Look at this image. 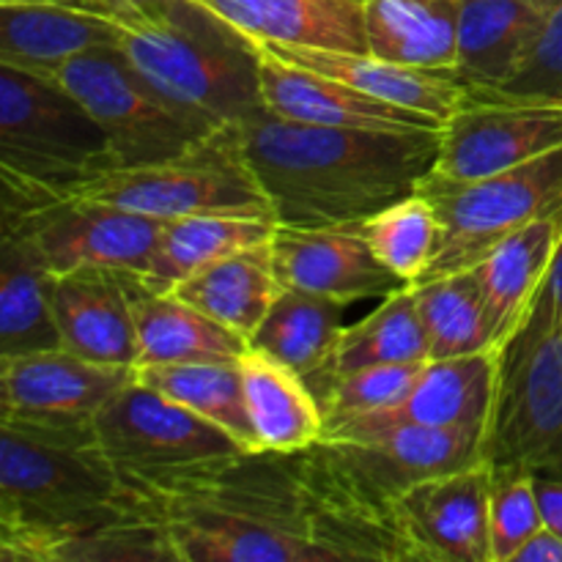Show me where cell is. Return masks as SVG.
Segmentation results:
<instances>
[{
    "label": "cell",
    "mask_w": 562,
    "mask_h": 562,
    "mask_svg": "<svg viewBox=\"0 0 562 562\" xmlns=\"http://www.w3.org/2000/svg\"><path fill=\"white\" fill-rule=\"evenodd\" d=\"M124 481L181 562L417 560L395 508L366 497L324 442Z\"/></svg>",
    "instance_id": "obj_1"
},
{
    "label": "cell",
    "mask_w": 562,
    "mask_h": 562,
    "mask_svg": "<svg viewBox=\"0 0 562 562\" xmlns=\"http://www.w3.org/2000/svg\"><path fill=\"white\" fill-rule=\"evenodd\" d=\"M241 146L280 225H357L434 170L439 130H346L250 115Z\"/></svg>",
    "instance_id": "obj_2"
},
{
    "label": "cell",
    "mask_w": 562,
    "mask_h": 562,
    "mask_svg": "<svg viewBox=\"0 0 562 562\" xmlns=\"http://www.w3.org/2000/svg\"><path fill=\"white\" fill-rule=\"evenodd\" d=\"M140 514L93 423L0 420L3 562H60L80 538Z\"/></svg>",
    "instance_id": "obj_3"
},
{
    "label": "cell",
    "mask_w": 562,
    "mask_h": 562,
    "mask_svg": "<svg viewBox=\"0 0 562 562\" xmlns=\"http://www.w3.org/2000/svg\"><path fill=\"white\" fill-rule=\"evenodd\" d=\"M115 20L121 53L181 104L217 124H241L263 110L256 38L203 0H154Z\"/></svg>",
    "instance_id": "obj_4"
},
{
    "label": "cell",
    "mask_w": 562,
    "mask_h": 562,
    "mask_svg": "<svg viewBox=\"0 0 562 562\" xmlns=\"http://www.w3.org/2000/svg\"><path fill=\"white\" fill-rule=\"evenodd\" d=\"M113 168L108 135L86 104L55 80L0 64L3 220L49 206Z\"/></svg>",
    "instance_id": "obj_5"
},
{
    "label": "cell",
    "mask_w": 562,
    "mask_h": 562,
    "mask_svg": "<svg viewBox=\"0 0 562 562\" xmlns=\"http://www.w3.org/2000/svg\"><path fill=\"white\" fill-rule=\"evenodd\" d=\"M481 461L562 481V318L541 294L497 349Z\"/></svg>",
    "instance_id": "obj_6"
},
{
    "label": "cell",
    "mask_w": 562,
    "mask_h": 562,
    "mask_svg": "<svg viewBox=\"0 0 562 562\" xmlns=\"http://www.w3.org/2000/svg\"><path fill=\"white\" fill-rule=\"evenodd\" d=\"M58 201L108 203L159 220L206 212H272L247 162L239 124L217 126L176 157L104 170L66 190Z\"/></svg>",
    "instance_id": "obj_7"
},
{
    "label": "cell",
    "mask_w": 562,
    "mask_h": 562,
    "mask_svg": "<svg viewBox=\"0 0 562 562\" xmlns=\"http://www.w3.org/2000/svg\"><path fill=\"white\" fill-rule=\"evenodd\" d=\"M49 80L64 86L99 121L115 168L176 157L223 126L154 86L119 47L91 49L60 66Z\"/></svg>",
    "instance_id": "obj_8"
},
{
    "label": "cell",
    "mask_w": 562,
    "mask_h": 562,
    "mask_svg": "<svg viewBox=\"0 0 562 562\" xmlns=\"http://www.w3.org/2000/svg\"><path fill=\"white\" fill-rule=\"evenodd\" d=\"M417 192L437 209L439 245L420 280L475 269L505 236L562 203V146L519 168L456 181L428 173Z\"/></svg>",
    "instance_id": "obj_9"
},
{
    "label": "cell",
    "mask_w": 562,
    "mask_h": 562,
    "mask_svg": "<svg viewBox=\"0 0 562 562\" xmlns=\"http://www.w3.org/2000/svg\"><path fill=\"white\" fill-rule=\"evenodd\" d=\"M562 146V99L510 97L470 88L439 124L431 173L470 181L532 162Z\"/></svg>",
    "instance_id": "obj_10"
},
{
    "label": "cell",
    "mask_w": 562,
    "mask_h": 562,
    "mask_svg": "<svg viewBox=\"0 0 562 562\" xmlns=\"http://www.w3.org/2000/svg\"><path fill=\"white\" fill-rule=\"evenodd\" d=\"M170 220L93 201H58L3 220V234L25 241L53 274L77 269L146 274Z\"/></svg>",
    "instance_id": "obj_11"
},
{
    "label": "cell",
    "mask_w": 562,
    "mask_h": 562,
    "mask_svg": "<svg viewBox=\"0 0 562 562\" xmlns=\"http://www.w3.org/2000/svg\"><path fill=\"white\" fill-rule=\"evenodd\" d=\"M93 431L121 475H157L247 453L223 428L146 387L137 376L97 412Z\"/></svg>",
    "instance_id": "obj_12"
},
{
    "label": "cell",
    "mask_w": 562,
    "mask_h": 562,
    "mask_svg": "<svg viewBox=\"0 0 562 562\" xmlns=\"http://www.w3.org/2000/svg\"><path fill=\"white\" fill-rule=\"evenodd\" d=\"M483 428L390 426L355 439H329L327 450L349 481L373 503L395 508V499L426 477L464 470L481 461Z\"/></svg>",
    "instance_id": "obj_13"
},
{
    "label": "cell",
    "mask_w": 562,
    "mask_h": 562,
    "mask_svg": "<svg viewBox=\"0 0 562 562\" xmlns=\"http://www.w3.org/2000/svg\"><path fill=\"white\" fill-rule=\"evenodd\" d=\"M135 379V368L102 366L66 349L0 360V420L91 426L97 412Z\"/></svg>",
    "instance_id": "obj_14"
},
{
    "label": "cell",
    "mask_w": 562,
    "mask_h": 562,
    "mask_svg": "<svg viewBox=\"0 0 562 562\" xmlns=\"http://www.w3.org/2000/svg\"><path fill=\"white\" fill-rule=\"evenodd\" d=\"M488 499L492 467L477 461L406 488L395 514L417 560L492 562Z\"/></svg>",
    "instance_id": "obj_15"
},
{
    "label": "cell",
    "mask_w": 562,
    "mask_h": 562,
    "mask_svg": "<svg viewBox=\"0 0 562 562\" xmlns=\"http://www.w3.org/2000/svg\"><path fill=\"white\" fill-rule=\"evenodd\" d=\"M272 261L283 289L329 296L346 305L382 300L406 285L373 256L357 225H278Z\"/></svg>",
    "instance_id": "obj_16"
},
{
    "label": "cell",
    "mask_w": 562,
    "mask_h": 562,
    "mask_svg": "<svg viewBox=\"0 0 562 562\" xmlns=\"http://www.w3.org/2000/svg\"><path fill=\"white\" fill-rule=\"evenodd\" d=\"M497 384V349L450 360H428L404 401L382 412L351 417L324 428L322 442L355 439L390 426H420L456 431L486 428Z\"/></svg>",
    "instance_id": "obj_17"
},
{
    "label": "cell",
    "mask_w": 562,
    "mask_h": 562,
    "mask_svg": "<svg viewBox=\"0 0 562 562\" xmlns=\"http://www.w3.org/2000/svg\"><path fill=\"white\" fill-rule=\"evenodd\" d=\"M261 55L263 108L280 119L346 130H439L442 121L357 91L335 77L296 66L256 42Z\"/></svg>",
    "instance_id": "obj_18"
},
{
    "label": "cell",
    "mask_w": 562,
    "mask_h": 562,
    "mask_svg": "<svg viewBox=\"0 0 562 562\" xmlns=\"http://www.w3.org/2000/svg\"><path fill=\"white\" fill-rule=\"evenodd\" d=\"M126 274L110 269L55 274L53 307L66 351L102 366L137 368L140 346Z\"/></svg>",
    "instance_id": "obj_19"
},
{
    "label": "cell",
    "mask_w": 562,
    "mask_h": 562,
    "mask_svg": "<svg viewBox=\"0 0 562 562\" xmlns=\"http://www.w3.org/2000/svg\"><path fill=\"white\" fill-rule=\"evenodd\" d=\"M267 47L291 64L335 77L368 97L431 115L437 121L448 119L470 93V86L456 71L415 69V66L393 64V60L357 53V49L294 47V44H267Z\"/></svg>",
    "instance_id": "obj_20"
},
{
    "label": "cell",
    "mask_w": 562,
    "mask_h": 562,
    "mask_svg": "<svg viewBox=\"0 0 562 562\" xmlns=\"http://www.w3.org/2000/svg\"><path fill=\"white\" fill-rule=\"evenodd\" d=\"M121 25L102 11L55 3H0V64L49 77L69 60L119 47Z\"/></svg>",
    "instance_id": "obj_21"
},
{
    "label": "cell",
    "mask_w": 562,
    "mask_h": 562,
    "mask_svg": "<svg viewBox=\"0 0 562 562\" xmlns=\"http://www.w3.org/2000/svg\"><path fill=\"white\" fill-rule=\"evenodd\" d=\"M126 278L140 346L137 366L236 362L250 349V340L198 311L173 291L148 289L140 274L130 272Z\"/></svg>",
    "instance_id": "obj_22"
},
{
    "label": "cell",
    "mask_w": 562,
    "mask_h": 562,
    "mask_svg": "<svg viewBox=\"0 0 562 562\" xmlns=\"http://www.w3.org/2000/svg\"><path fill=\"white\" fill-rule=\"evenodd\" d=\"M239 373L258 450L296 453L322 442V401L300 371L250 346L239 357Z\"/></svg>",
    "instance_id": "obj_23"
},
{
    "label": "cell",
    "mask_w": 562,
    "mask_h": 562,
    "mask_svg": "<svg viewBox=\"0 0 562 562\" xmlns=\"http://www.w3.org/2000/svg\"><path fill=\"white\" fill-rule=\"evenodd\" d=\"M263 44L368 53L366 0H203Z\"/></svg>",
    "instance_id": "obj_24"
},
{
    "label": "cell",
    "mask_w": 562,
    "mask_h": 562,
    "mask_svg": "<svg viewBox=\"0 0 562 562\" xmlns=\"http://www.w3.org/2000/svg\"><path fill=\"white\" fill-rule=\"evenodd\" d=\"M549 0H461L456 75L470 88L505 86L525 60Z\"/></svg>",
    "instance_id": "obj_25"
},
{
    "label": "cell",
    "mask_w": 562,
    "mask_h": 562,
    "mask_svg": "<svg viewBox=\"0 0 562 562\" xmlns=\"http://www.w3.org/2000/svg\"><path fill=\"white\" fill-rule=\"evenodd\" d=\"M562 236V203L543 217L516 234L505 236L481 263L477 274L486 289L488 313H492L494 344L499 346L519 329L530 316L536 296L541 294L543 280L552 267L554 250Z\"/></svg>",
    "instance_id": "obj_26"
},
{
    "label": "cell",
    "mask_w": 562,
    "mask_h": 562,
    "mask_svg": "<svg viewBox=\"0 0 562 562\" xmlns=\"http://www.w3.org/2000/svg\"><path fill=\"white\" fill-rule=\"evenodd\" d=\"M278 225L272 212H206L170 220L143 283L170 291L220 258L272 241Z\"/></svg>",
    "instance_id": "obj_27"
},
{
    "label": "cell",
    "mask_w": 562,
    "mask_h": 562,
    "mask_svg": "<svg viewBox=\"0 0 562 562\" xmlns=\"http://www.w3.org/2000/svg\"><path fill=\"white\" fill-rule=\"evenodd\" d=\"M459 0H366L368 53L415 69L453 71Z\"/></svg>",
    "instance_id": "obj_28"
},
{
    "label": "cell",
    "mask_w": 562,
    "mask_h": 562,
    "mask_svg": "<svg viewBox=\"0 0 562 562\" xmlns=\"http://www.w3.org/2000/svg\"><path fill=\"white\" fill-rule=\"evenodd\" d=\"M170 291L250 340L283 291L274 272L272 241L220 258Z\"/></svg>",
    "instance_id": "obj_29"
},
{
    "label": "cell",
    "mask_w": 562,
    "mask_h": 562,
    "mask_svg": "<svg viewBox=\"0 0 562 562\" xmlns=\"http://www.w3.org/2000/svg\"><path fill=\"white\" fill-rule=\"evenodd\" d=\"M55 274L16 236L0 247V360L64 349L53 307Z\"/></svg>",
    "instance_id": "obj_30"
},
{
    "label": "cell",
    "mask_w": 562,
    "mask_h": 562,
    "mask_svg": "<svg viewBox=\"0 0 562 562\" xmlns=\"http://www.w3.org/2000/svg\"><path fill=\"white\" fill-rule=\"evenodd\" d=\"M426 360H431V351H428V338L423 329L420 307H417L415 283H406L393 294L382 296L379 307H373V313H368L366 318L346 324L322 376L307 384L316 393L327 379L357 371V368L404 366V362Z\"/></svg>",
    "instance_id": "obj_31"
},
{
    "label": "cell",
    "mask_w": 562,
    "mask_h": 562,
    "mask_svg": "<svg viewBox=\"0 0 562 562\" xmlns=\"http://www.w3.org/2000/svg\"><path fill=\"white\" fill-rule=\"evenodd\" d=\"M344 316L346 302L283 289L274 305L269 307L258 333L250 338V346L269 351L285 366L300 371L307 382H313L322 376L338 346L346 327Z\"/></svg>",
    "instance_id": "obj_32"
},
{
    "label": "cell",
    "mask_w": 562,
    "mask_h": 562,
    "mask_svg": "<svg viewBox=\"0 0 562 562\" xmlns=\"http://www.w3.org/2000/svg\"><path fill=\"white\" fill-rule=\"evenodd\" d=\"M415 294L431 360H450V357L497 349L486 289L477 269L417 280Z\"/></svg>",
    "instance_id": "obj_33"
},
{
    "label": "cell",
    "mask_w": 562,
    "mask_h": 562,
    "mask_svg": "<svg viewBox=\"0 0 562 562\" xmlns=\"http://www.w3.org/2000/svg\"><path fill=\"white\" fill-rule=\"evenodd\" d=\"M137 382L157 390L165 398L195 412L236 439L247 453H261L247 415L236 362H176V366H137Z\"/></svg>",
    "instance_id": "obj_34"
},
{
    "label": "cell",
    "mask_w": 562,
    "mask_h": 562,
    "mask_svg": "<svg viewBox=\"0 0 562 562\" xmlns=\"http://www.w3.org/2000/svg\"><path fill=\"white\" fill-rule=\"evenodd\" d=\"M357 231L390 272L404 283H417L431 267L442 225L434 203L415 190L360 220Z\"/></svg>",
    "instance_id": "obj_35"
},
{
    "label": "cell",
    "mask_w": 562,
    "mask_h": 562,
    "mask_svg": "<svg viewBox=\"0 0 562 562\" xmlns=\"http://www.w3.org/2000/svg\"><path fill=\"white\" fill-rule=\"evenodd\" d=\"M426 362L368 366L327 379V382L316 390L324 409V423H327V426H335V423L351 420V417L390 409V406H395L398 401H404V395L409 393L412 384L417 382V376H420Z\"/></svg>",
    "instance_id": "obj_36"
},
{
    "label": "cell",
    "mask_w": 562,
    "mask_h": 562,
    "mask_svg": "<svg viewBox=\"0 0 562 562\" xmlns=\"http://www.w3.org/2000/svg\"><path fill=\"white\" fill-rule=\"evenodd\" d=\"M541 527L536 477L525 470H492V499H488L492 562H514L519 549Z\"/></svg>",
    "instance_id": "obj_37"
},
{
    "label": "cell",
    "mask_w": 562,
    "mask_h": 562,
    "mask_svg": "<svg viewBox=\"0 0 562 562\" xmlns=\"http://www.w3.org/2000/svg\"><path fill=\"white\" fill-rule=\"evenodd\" d=\"M486 91V88H481ZM494 93L532 99H562V0H549L541 27L527 49L525 60L505 86Z\"/></svg>",
    "instance_id": "obj_38"
},
{
    "label": "cell",
    "mask_w": 562,
    "mask_h": 562,
    "mask_svg": "<svg viewBox=\"0 0 562 562\" xmlns=\"http://www.w3.org/2000/svg\"><path fill=\"white\" fill-rule=\"evenodd\" d=\"M538 508H541L543 527L562 538V481L554 477H536Z\"/></svg>",
    "instance_id": "obj_39"
},
{
    "label": "cell",
    "mask_w": 562,
    "mask_h": 562,
    "mask_svg": "<svg viewBox=\"0 0 562 562\" xmlns=\"http://www.w3.org/2000/svg\"><path fill=\"white\" fill-rule=\"evenodd\" d=\"M514 562H562V538L549 527H541L525 547L519 549Z\"/></svg>",
    "instance_id": "obj_40"
},
{
    "label": "cell",
    "mask_w": 562,
    "mask_h": 562,
    "mask_svg": "<svg viewBox=\"0 0 562 562\" xmlns=\"http://www.w3.org/2000/svg\"><path fill=\"white\" fill-rule=\"evenodd\" d=\"M541 296L549 302V305H552V311L562 318V236L558 241V250H554L552 267H549L547 280H543Z\"/></svg>",
    "instance_id": "obj_41"
},
{
    "label": "cell",
    "mask_w": 562,
    "mask_h": 562,
    "mask_svg": "<svg viewBox=\"0 0 562 562\" xmlns=\"http://www.w3.org/2000/svg\"><path fill=\"white\" fill-rule=\"evenodd\" d=\"M0 3H55V5H71V9H88V11H102V14H113V0H0Z\"/></svg>",
    "instance_id": "obj_42"
},
{
    "label": "cell",
    "mask_w": 562,
    "mask_h": 562,
    "mask_svg": "<svg viewBox=\"0 0 562 562\" xmlns=\"http://www.w3.org/2000/svg\"><path fill=\"white\" fill-rule=\"evenodd\" d=\"M146 3H154V0H113V14L110 16L121 14V11L126 9H135V5H146Z\"/></svg>",
    "instance_id": "obj_43"
},
{
    "label": "cell",
    "mask_w": 562,
    "mask_h": 562,
    "mask_svg": "<svg viewBox=\"0 0 562 562\" xmlns=\"http://www.w3.org/2000/svg\"><path fill=\"white\" fill-rule=\"evenodd\" d=\"M459 3H461V0H459Z\"/></svg>",
    "instance_id": "obj_44"
}]
</instances>
